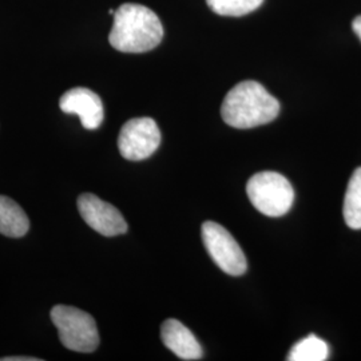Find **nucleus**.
<instances>
[{
	"label": "nucleus",
	"mask_w": 361,
	"mask_h": 361,
	"mask_svg": "<svg viewBox=\"0 0 361 361\" xmlns=\"http://www.w3.org/2000/svg\"><path fill=\"white\" fill-rule=\"evenodd\" d=\"M162 38V23L150 8L126 3L114 13L109 42L118 51L130 54L150 51L161 43Z\"/></svg>",
	"instance_id": "obj_1"
},
{
	"label": "nucleus",
	"mask_w": 361,
	"mask_h": 361,
	"mask_svg": "<svg viewBox=\"0 0 361 361\" xmlns=\"http://www.w3.org/2000/svg\"><path fill=\"white\" fill-rule=\"evenodd\" d=\"M279 113V101L255 80L235 85L221 106L224 122L235 129H253L267 125L274 121Z\"/></svg>",
	"instance_id": "obj_2"
},
{
	"label": "nucleus",
	"mask_w": 361,
	"mask_h": 361,
	"mask_svg": "<svg viewBox=\"0 0 361 361\" xmlns=\"http://www.w3.org/2000/svg\"><path fill=\"white\" fill-rule=\"evenodd\" d=\"M252 205L268 217H281L293 205L295 190L284 176L274 171L255 174L246 185Z\"/></svg>",
	"instance_id": "obj_3"
},
{
	"label": "nucleus",
	"mask_w": 361,
	"mask_h": 361,
	"mask_svg": "<svg viewBox=\"0 0 361 361\" xmlns=\"http://www.w3.org/2000/svg\"><path fill=\"white\" fill-rule=\"evenodd\" d=\"M51 320L66 348L82 353H90L98 348L97 323L87 312L75 307L56 305L51 310Z\"/></svg>",
	"instance_id": "obj_4"
},
{
	"label": "nucleus",
	"mask_w": 361,
	"mask_h": 361,
	"mask_svg": "<svg viewBox=\"0 0 361 361\" xmlns=\"http://www.w3.org/2000/svg\"><path fill=\"white\" fill-rule=\"evenodd\" d=\"M202 241L207 253L221 271L231 276H241L246 271L245 255L231 233L217 222L207 221L202 225Z\"/></svg>",
	"instance_id": "obj_5"
},
{
	"label": "nucleus",
	"mask_w": 361,
	"mask_h": 361,
	"mask_svg": "<svg viewBox=\"0 0 361 361\" xmlns=\"http://www.w3.org/2000/svg\"><path fill=\"white\" fill-rule=\"evenodd\" d=\"M161 145V131L154 119L143 116L128 121L119 133V153L129 161H142L155 153Z\"/></svg>",
	"instance_id": "obj_6"
},
{
	"label": "nucleus",
	"mask_w": 361,
	"mask_h": 361,
	"mask_svg": "<svg viewBox=\"0 0 361 361\" xmlns=\"http://www.w3.org/2000/svg\"><path fill=\"white\" fill-rule=\"evenodd\" d=\"M78 209L91 229L102 235L114 237L128 232V222L121 212L94 194H82L78 198Z\"/></svg>",
	"instance_id": "obj_7"
},
{
	"label": "nucleus",
	"mask_w": 361,
	"mask_h": 361,
	"mask_svg": "<svg viewBox=\"0 0 361 361\" xmlns=\"http://www.w3.org/2000/svg\"><path fill=\"white\" fill-rule=\"evenodd\" d=\"M59 106L66 114H77L85 129H98L104 122V104L98 94L86 87H75L67 91Z\"/></svg>",
	"instance_id": "obj_8"
},
{
	"label": "nucleus",
	"mask_w": 361,
	"mask_h": 361,
	"mask_svg": "<svg viewBox=\"0 0 361 361\" xmlns=\"http://www.w3.org/2000/svg\"><path fill=\"white\" fill-rule=\"evenodd\" d=\"M161 338L166 348L182 360H200L204 356V350L195 336L183 324L169 319L161 326Z\"/></svg>",
	"instance_id": "obj_9"
},
{
	"label": "nucleus",
	"mask_w": 361,
	"mask_h": 361,
	"mask_svg": "<svg viewBox=\"0 0 361 361\" xmlns=\"http://www.w3.org/2000/svg\"><path fill=\"white\" fill-rule=\"evenodd\" d=\"M30 229V221L25 210L13 200L0 195V233L19 238L23 237Z\"/></svg>",
	"instance_id": "obj_10"
},
{
	"label": "nucleus",
	"mask_w": 361,
	"mask_h": 361,
	"mask_svg": "<svg viewBox=\"0 0 361 361\" xmlns=\"http://www.w3.org/2000/svg\"><path fill=\"white\" fill-rule=\"evenodd\" d=\"M343 214L350 229H361V168L356 169L349 180Z\"/></svg>",
	"instance_id": "obj_11"
},
{
	"label": "nucleus",
	"mask_w": 361,
	"mask_h": 361,
	"mask_svg": "<svg viewBox=\"0 0 361 361\" xmlns=\"http://www.w3.org/2000/svg\"><path fill=\"white\" fill-rule=\"evenodd\" d=\"M329 348L326 343L317 336L310 335L289 352L288 360L290 361H324L328 359Z\"/></svg>",
	"instance_id": "obj_12"
},
{
	"label": "nucleus",
	"mask_w": 361,
	"mask_h": 361,
	"mask_svg": "<svg viewBox=\"0 0 361 361\" xmlns=\"http://www.w3.org/2000/svg\"><path fill=\"white\" fill-rule=\"evenodd\" d=\"M209 8L221 16H244L253 13L264 0H207Z\"/></svg>",
	"instance_id": "obj_13"
},
{
	"label": "nucleus",
	"mask_w": 361,
	"mask_h": 361,
	"mask_svg": "<svg viewBox=\"0 0 361 361\" xmlns=\"http://www.w3.org/2000/svg\"><path fill=\"white\" fill-rule=\"evenodd\" d=\"M352 27H353V31H355V34H356V35H357L359 39L361 40V15L360 16H357V18L353 20Z\"/></svg>",
	"instance_id": "obj_14"
},
{
	"label": "nucleus",
	"mask_w": 361,
	"mask_h": 361,
	"mask_svg": "<svg viewBox=\"0 0 361 361\" xmlns=\"http://www.w3.org/2000/svg\"><path fill=\"white\" fill-rule=\"evenodd\" d=\"M40 359H34V357H4L1 361H39Z\"/></svg>",
	"instance_id": "obj_15"
}]
</instances>
